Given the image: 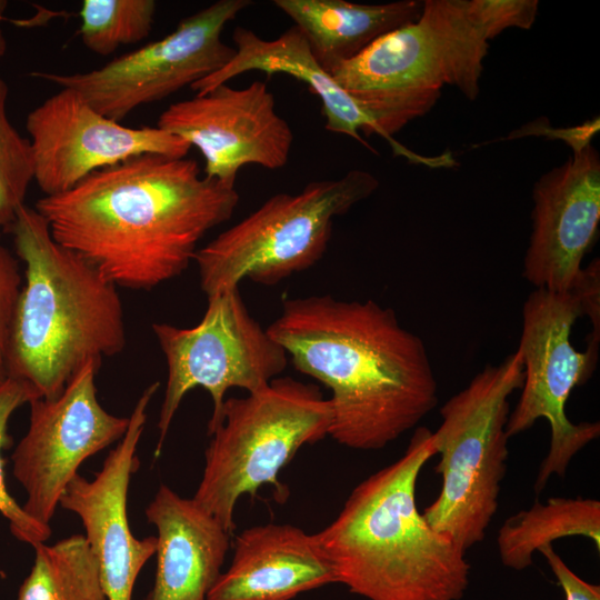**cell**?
Segmentation results:
<instances>
[{
	"label": "cell",
	"instance_id": "cell-1",
	"mask_svg": "<svg viewBox=\"0 0 600 600\" xmlns=\"http://www.w3.org/2000/svg\"><path fill=\"white\" fill-rule=\"evenodd\" d=\"M234 187L197 161L143 154L93 172L34 209L52 238L117 287L150 290L183 273L199 241L228 221Z\"/></svg>",
	"mask_w": 600,
	"mask_h": 600
},
{
	"label": "cell",
	"instance_id": "cell-2",
	"mask_svg": "<svg viewBox=\"0 0 600 600\" xmlns=\"http://www.w3.org/2000/svg\"><path fill=\"white\" fill-rule=\"evenodd\" d=\"M267 330L297 371L330 389L329 436L344 447L382 449L438 404L422 339L371 299H287Z\"/></svg>",
	"mask_w": 600,
	"mask_h": 600
},
{
	"label": "cell",
	"instance_id": "cell-3",
	"mask_svg": "<svg viewBox=\"0 0 600 600\" xmlns=\"http://www.w3.org/2000/svg\"><path fill=\"white\" fill-rule=\"evenodd\" d=\"M537 11V0H426L418 19L380 37L330 74L394 154L424 164L426 157L393 134L426 114L444 86L473 101L489 40L508 28L529 29Z\"/></svg>",
	"mask_w": 600,
	"mask_h": 600
},
{
	"label": "cell",
	"instance_id": "cell-4",
	"mask_svg": "<svg viewBox=\"0 0 600 600\" xmlns=\"http://www.w3.org/2000/svg\"><path fill=\"white\" fill-rule=\"evenodd\" d=\"M437 454L432 431L416 429L403 454L353 488L336 519L314 533L334 582L368 600H461L466 552L418 510L416 489Z\"/></svg>",
	"mask_w": 600,
	"mask_h": 600
},
{
	"label": "cell",
	"instance_id": "cell-5",
	"mask_svg": "<svg viewBox=\"0 0 600 600\" xmlns=\"http://www.w3.org/2000/svg\"><path fill=\"white\" fill-rule=\"evenodd\" d=\"M24 263L8 338L7 377L37 398L53 399L89 363L126 346L124 313L117 286L59 244L43 217L22 206L7 229Z\"/></svg>",
	"mask_w": 600,
	"mask_h": 600
},
{
	"label": "cell",
	"instance_id": "cell-6",
	"mask_svg": "<svg viewBox=\"0 0 600 600\" xmlns=\"http://www.w3.org/2000/svg\"><path fill=\"white\" fill-rule=\"evenodd\" d=\"M331 422L330 401L319 387L291 377L226 399L208 426L204 468L192 499L232 536L240 497L254 498L263 484H272L282 501L278 473L301 447L329 436Z\"/></svg>",
	"mask_w": 600,
	"mask_h": 600
},
{
	"label": "cell",
	"instance_id": "cell-7",
	"mask_svg": "<svg viewBox=\"0 0 600 600\" xmlns=\"http://www.w3.org/2000/svg\"><path fill=\"white\" fill-rule=\"evenodd\" d=\"M599 260H593L581 281L567 292L534 289L522 308V331L517 351L523 366V383L506 426L508 438L530 429L539 419L550 427V447L541 462L533 489L541 492L550 477L564 478L572 458L600 434L599 422H571L566 403L576 387L592 376L599 342L586 351L573 348L570 337L576 321L590 318L593 333L600 320Z\"/></svg>",
	"mask_w": 600,
	"mask_h": 600
},
{
	"label": "cell",
	"instance_id": "cell-8",
	"mask_svg": "<svg viewBox=\"0 0 600 600\" xmlns=\"http://www.w3.org/2000/svg\"><path fill=\"white\" fill-rule=\"evenodd\" d=\"M522 383L516 350L498 366L487 364L440 408L442 421L432 436L441 488L422 514L463 552L483 541L498 510L509 454V398Z\"/></svg>",
	"mask_w": 600,
	"mask_h": 600
},
{
	"label": "cell",
	"instance_id": "cell-9",
	"mask_svg": "<svg viewBox=\"0 0 600 600\" xmlns=\"http://www.w3.org/2000/svg\"><path fill=\"white\" fill-rule=\"evenodd\" d=\"M378 179L364 170L277 193L256 211L197 250L193 261L207 298L248 278L273 286L314 266L324 254L332 222L369 198Z\"/></svg>",
	"mask_w": 600,
	"mask_h": 600
},
{
	"label": "cell",
	"instance_id": "cell-10",
	"mask_svg": "<svg viewBox=\"0 0 600 600\" xmlns=\"http://www.w3.org/2000/svg\"><path fill=\"white\" fill-rule=\"evenodd\" d=\"M207 299L203 318L194 327L152 324L168 367L156 458L161 453L172 420L190 390L202 387L209 392L212 399L209 426L217 420L229 389L240 388L248 393L260 390L288 364L286 350L251 316L239 287Z\"/></svg>",
	"mask_w": 600,
	"mask_h": 600
},
{
	"label": "cell",
	"instance_id": "cell-11",
	"mask_svg": "<svg viewBox=\"0 0 600 600\" xmlns=\"http://www.w3.org/2000/svg\"><path fill=\"white\" fill-rule=\"evenodd\" d=\"M252 3L219 0L181 20L164 38L100 68L76 73L38 71L32 77L76 90L101 114L120 122L137 108L163 100L226 67L236 49L223 42V29Z\"/></svg>",
	"mask_w": 600,
	"mask_h": 600
},
{
	"label": "cell",
	"instance_id": "cell-12",
	"mask_svg": "<svg viewBox=\"0 0 600 600\" xmlns=\"http://www.w3.org/2000/svg\"><path fill=\"white\" fill-rule=\"evenodd\" d=\"M98 370L89 363L58 397L29 402V427L11 456L12 473L27 493L23 511L42 526L50 527L80 464L128 429L129 417L111 414L99 403Z\"/></svg>",
	"mask_w": 600,
	"mask_h": 600
},
{
	"label": "cell",
	"instance_id": "cell-13",
	"mask_svg": "<svg viewBox=\"0 0 600 600\" xmlns=\"http://www.w3.org/2000/svg\"><path fill=\"white\" fill-rule=\"evenodd\" d=\"M33 180L44 196L69 191L96 171L143 154L186 158L190 144L158 127L112 120L80 93L61 88L27 116Z\"/></svg>",
	"mask_w": 600,
	"mask_h": 600
},
{
	"label": "cell",
	"instance_id": "cell-14",
	"mask_svg": "<svg viewBox=\"0 0 600 600\" xmlns=\"http://www.w3.org/2000/svg\"><path fill=\"white\" fill-rule=\"evenodd\" d=\"M596 127L598 121L562 136L573 156L533 186L522 276L536 289L567 292L583 278L581 263L600 222V157L591 144Z\"/></svg>",
	"mask_w": 600,
	"mask_h": 600
},
{
	"label": "cell",
	"instance_id": "cell-15",
	"mask_svg": "<svg viewBox=\"0 0 600 600\" xmlns=\"http://www.w3.org/2000/svg\"><path fill=\"white\" fill-rule=\"evenodd\" d=\"M157 127L196 147L204 158V176L234 187L239 170L257 164L284 167L293 132L276 109L263 81L236 89L227 83L170 104Z\"/></svg>",
	"mask_w": 600,
	"mask_h": 600
},
{
	"label": "cell",
	"instance_id": "cell-16",
	"mask_svg": "<svg viewBox=\"0 0 600 600\" xmlns=\"http://www.w3.org/2000/svg\"><path fill=\"white\" fill-rule=\"evenodd\" d=\"M160 382L148 386L138 399L129 426L103 464L88 480L79 473L68 483L59 506L76 513L84 538L96 556L108 600H132L134 582L147 561L156 554L157 537L136 538L127 514L131 476L139 468L137 449L146 427L149 403Z\"/></svg>",
	"mask_w": 600,
	"mask_h": 600
},
{
	"label": "cell",
	"instance_id": "cell-17",
	"mask_svg": "<svg viewBox=\"0 0 600 600\" xmlns=\"http://www.w3.org/2000/svg\"><path fill=\"white\" fill-rule=\"evenodd\" d=\"M329 583H336L334 576L314 533L268 523L236 538L231 564L207 600H290Z\"/></svg>",
	"mask_w": 600,
	"mask_h": 600
},
{
	"label": "cell",
	"instance_id": "cell-18",
	"mask_svg": "<svg viewBox=\"0 0 600 600\" xmlns=\"http://www.w3.org/2000/svg\"><path fill=\"white\" fill-rule=\"evenodd\" d=\"M157 529L154 583L144 600H207L231 534L192 498L161 484L146 508Z\"/></svg>",
	"mask_w": 600,
	"mask_h": 600
},
{
	"label": "cell",
	"instance_id": "cell-19",
	"mask_svg": "<svg viewBox=\"0 0 600 600\" xmlns=\"http://www.w3.org/2000/svg\"><path fill=\"white\" fill-rule=\"evenodd\" d=\"M233 42L236 54L232 60L221 70L190 87L198 94L251 70L263 71L268 76L287 73L303 81L319 97L328 131L349 136L370 148L360 130L367 137L377 134L373 121L320 66L298 27L293 24L271 40L260 38L250 29L237 27Z\"/></svg>",
	"mask_w": 600,
	"mask_h": 600
},
{
	"label": "cell",
	"instance_id": "cell-20",
	"mask_svg": "<svg viewBox=\"0 0 600 600\" xmlns=\"http://www.w3.org/2000/svg\"><path fill=\"white\" fill-rule=\"evenodd\" d=\"M273 4L301 30L317 61L330 73L380 37L418 19L423 1L274 0Z\"/></svg>",
	"mask_w": 600,
	"mask_h": 600
},
{
	"label": "cell",
	"instance_id": "cell-21",
	"mask_svg": "<svg viewBox=\"0 0 600 600\" xmlns=\"http://www.w3.org/2000/svg\"><path fill=\"white\" fill-rule=\"evenodd\" d=\"M566 537H584L600 550V502L592 498L536 500L504 520L497 536L504 567L521 571L533 562V553Z\"/></svg>",
	"mask_w": 600,
	"mask_h": 600
},
{
	"label": "cell",
	"instance_id": "cell-22",
	"mask_svg": "<svg viewBox=\"0 0 600 600\" xmlns=\"http://www.w3.org/2000/svg\"><path fill=\"white\" fill-rule=\"evenodd\" d=\"M34 562L18 600H108L99 562L87 539L73 534L34 547Z\"/></svg>",
	"mask_w": 600,
	"mask_h": 600
},
{
	"label": "cell",
	"instance_id": "cell-23",
	"mask_svg": "<svg viewBox=\"0 0 600 600\" xmlns=\"http://www.w3.org/2000/svg\"><path fill=\"white\" fill-rule=\"evenodd\" d=\"M156 9L153 0H83L79 11L81 41L91 52L109 56L120 46L149 36Z\"/></svg>",
	"mask_w": 600,
	"mask_h": 600
},
{
	"label": "cell",
	"instance_id": "cell-24",
	"mask_svg": "<svg viewBox=\"0 0 600 600\" xmlns=\"http://www.w3.org/2000/svg\"><path fill=\"white\" fill-rule=\"evenodd\" d=\"M9 87L0 77V228L14 222L30 183L33 181V159L30 141L11 123L7 103Z\"/></svg>",
	"mask_w": 600,
	"mask_h": 600
},
{
	"label": "cell",
	"instance_id": "cell-25",
	"mask_svg": "<svg viewBox=\"0 0 600 600\" xmlns=\"http://www.w3.org/2000/svg\"><path fill=\"white\" fill-rule=\"evenodd\" d=\"M36 398L31 388L20 380L7 377L0 382V513L9 521L11 533L19 541L33 548L47 541L52 530L51 527L42 526L31 519L9 493L1 451L9 443L8 423L12 413Z\"/></svg>",
	"mask_w": 600,
	"mask_h": 600
},
{
	"label": "cell",
	"instance_id": "cell-26",
	"mask_svg": "<svg viewBox=\"0 0 600 600\" xmlns=\"http://www.w3.org/2000/svg\"><path fill=\"white\" fill-rule=\"evenodd\" d=\"M22 283L19 261L0 238V382L7 378L8 338Z\"/></svg>",
	"mask_w": 600,
	"mask_h": 600
},
{
	"label": "cell",
	"instance_id": "cell-27",
	"mask_svg": "<svg viewBox=\"0 0 600 600\" xmlns=\"http://www.w3.org/2000/svg\"><path fill=\"white\" fill-rule=\"evenodd\" d=\"M539 552L543 554L563 589L566 600H600V587L586 582L573 573L554 551L552 544L544 546Z\"/></svg>",
	"mask_w": 600,
	"mask_h": 600
},
{
	"label": "cell",
	"instance_id": "cell-28",
	"mask_svg": "<svg viewBox=\"0 0 600 600\" xmlns=\"http://www.w3.org/2000/svg\"><path fill=\"white\" fill-rule=\"evenodd\" d=\"M7 8H8V1L0 0V59L6 54L7 48H8L6 37L1 28V23L4 19V12Z\"/></svg>",
	"mask_w": 600,
	"mask_h": 600
},
{
	"label": "cell",
	"instance_id": "cell-29",
	"mask_svg": "<svg viewBox=\"0 0 600 600\" xmlns=\"http://www.w3.org/2000/svg\"><path fill=\"white\" fill-rule=\"evenodd\" d=\"M0 578L1 579H4L6 578V572L0 568Z\"/></svg>",
	"mask_w": 600,
	"mask_h": 600
}]
</instances>
